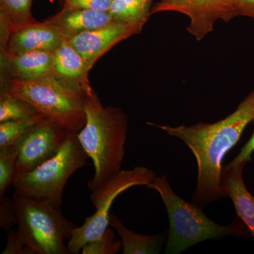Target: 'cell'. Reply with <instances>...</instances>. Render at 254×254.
<instances>
[{
    "instance_id": "obj_1",
    "label": "cell",
    "mask_w": 254,
    "mask_h": 254,
    "mask_svg": "<svg viewBox=\"0 0 254 254\" xmlns=\"http://www.w3.org/2000/svg\"><path fill=\"white\" fill-rule=\"evenodd\" d=\"M254 121V90L226 118L208 124L170 127L147 123L170 136L182 140L191 150L198 167L193 203L201 208L227 196L222 184V161L240 140L247 127Z\"/></svg>"
},
{
    "instance_id": "obj_2",
    "label": "cell",
    "mask_w": 254,
    "mask_h": 254,
    "mask_svg": "<svg viewBox=\"0 0 254 254\" xmlns=\"http://www.w3.org/2000/svg\"><path fill=\"white\" fill-rule=\"evenodd\" d=\"M86 124L77 134L78 141L94 166L87 187L93 191L122 170L128 132V117L123 110L104 107L95 91L84 100Z\"/></svg>"
},
{
    "instance_id": "obj_3",
    "label": "cell",
    "mask_w": 254,
    "mask_h": 254,
    "mask_svg": "<svg viewBox=\"0 0 254 254\" xmlns=\"http://www.w3.org/2000/svg\"><path fill=\"white\" fill-rule=\"evenodd\" d=\"M147 187L158 192L168 213L170 226L165 254H181L205 240L250 235L238 216L228 225H220L210 220L203 208L179 196L165 175L155 176Z\"/></svg>"
},
{
    "instance_id": "obj_4",
    "label": "cell",
    "mask_w": 254,
    "mask_h": 254,
    "mask_svg": "<svg viewBox=\"0 0 254 254\" xmlns=\"http://www.w3.org/2000/svg\"><path fill=\"white\" fill-rule=\"evenodd\" d=\"M1 92L27 102L38 114L77 135L86 124V95L64 86L53 76L34 80H1Z\"/></svg>"
},
{
    "instance_id": "obj_5",
    "label": "cell",
    "mask_w": 254,
    "mask_h": 254,
    "mask_svg": "<svg viewBox=\"0 0 254 254\" xmlns=\"http://www.w3.org/2000/svg\"><path fill=\"white\" fill-rule=\"evenodd\" d=\"M17 232L35 254H68L69 240L77 225L65 218L60 207L46 199L14 194Z\"/></svg>"
},
{
    "instance_id": "obj_6",
    "label": "cell",
    "mask_w": 254,
    "mask_h": 254,
    "mask_svg": "<svg viewBox=\"0 0 254 254\" xmlns=\"http://www.w3.org/2000/svg\"><path fill=\"white\" fill-rule=\"evenodd\" d=\"M88 158L77 135L69 134L53 158L31 171L16 174L12 185L14 193L46 199L61 207L68 180L86 165Z\"/></svg>"
},
{
    "instance_id": "obj_7",
    "label": "cell",
    "mask_w": 254,
    "mask_h": 254,
    "mask_svg": "<svg viewBox=\"0 0 254 254\" xmlns=\"http://www.w3.org/2000/svg\"><path fill=\"white\" fill-rule=\"evenodd\" d=\"M156 176L145 167L120 170L92 191L91 200L96 211L86 218L84 224L75 229L67 246L68 254H78L88 242L103 236L109 225L110 208L120 193L135 186H148Z\"/></svg>"
},
{
    "instance_id": "obj_8",
    "label": "cell",
    "mask_w": 254,
    "mask_h": 254,
    "mask_svg": "<svg viewBox=\"0 0 254 254\" xmlns=\"http://www.w3.org/2000/svg\"><path fill=\"white\" fill-rule=\"evenodd\" d=\"M69 134L58 124L43 119L16 143V174L31 171L53 158Z\"/></svg>"
},
{
    "instance_id": "obj_9",
    "label": "cell",
    "mask_w": 254,
    "mask_h": 254,
    "mask_svg": "<svg viewBox=\"0 0 254 254\" xmlns=\"http://www.w3.org/2000/svg\"><path fill=\"white\" fill-rule=\"evenodd\" d=\"M145 23L114 21L92 31L82 32L67 38L91 70L95 63L120 42L141 33Z\"/></svg>"
},
{
    "instance_id": "obj_10",
    "label": "cell",
    "mask_w": 254,
    "mask_h": 254,
    "mask_svg": "<svg viewBox=\"0 0 254 254\" xmlns=\"http://www.w3.org/2000/svg\"><path fill=\"white\" fill-rule=\"evenodd\" d=\"M66 34L52 23L35 22L1 32V54H18L30 51L54 52L65 40Z\"/></svg>"
},
{
    "instance_id": "obj_11",
    "label": "cell",
    "mask_w": 254,
    "mask_h": 254,
    "mask_svg": "<svg viewBox=\"0 0 254 254\" xmlns=\"http://www.w3.org/2000/svg\"><path fill=\"white\" fill-rule=\"evenodd\" d=\"M220 0H159L150 14L175 11L186 15L190 22L187 31L198 41H201L220 20Z\"/></svg>"
},
{
    "instance_id": "obj_12",
    "label": "cell",
    "mask_w": 254,
    "mask_h": 254,
    "mask_svg": "<svg viewBox=\"0 0 254 254\" xmlns=\"http://www.w3.org/2000/svg\"><path fill=\"white\" fill-rule=\"evenodd\" d=\"M89 71L83 57L68 43L67 39L54 52L52 76L64 86L86 96L91 94L94 90L91 88L88 79Z\"/></svg>"
},
{
    "instance_id": "obj_13",
    "label": "cell",
    "mask_w": 254,
    "mask_h": 254,
    "mask_svg": "<svg viewBox=\"0 0 254 254\" xmlns=\"http://www.w3.org/2000/svg\"><path fill=\"white\" fill-rule=\"evenodd\" d=\"M53 63V52L1 54V80H34L52 76Z\"/></svg>"
},
{
    "instance_id": "obj_14",
    "label": "cell",
    "mask_w": 254,
    "mask_h": 254,
    "mask_svg": "<svg viewBox=\"0 0 254 254\" xmlns=\"http://www.w3.org/2000/svg\"><path fill=\"white\" fill-rule=\"evenodd\" d=\"M246 164H237L232 168L225 166L222 171V184L227 196L233 203L237 216L245 224L254 240V196L244 182L243 170Z\"/></svg>"
},
{
    "instance_id": "obj_15",
    "label": "cell",
    "mask_w": 254,
    "mask_h": 254,
    "mask_svg": "<svg viewBox=\"0 0 254 254\" xmlns=\"http://www.w3.org/2000/svg\"><path fill=\"white\" fill-rule=\"evenodd\" d=\"M115 21L109 11L91 9H62L46 20L61 28L67 38L82 32L92 31Z\"/></svg>"
},
{
    "instance_id": "obj_16",
    "label": "cell",
    "mask_w": 254,
    "mask_h": 254,
    "mask_svg": "<svg viewBox=\"0 0 254 254\" xmlns=\"http://www.w3.org/2000/svg\"><path fill=\"white\" fill-rule=\"evenodd\" d=\"M109 225L115 229L123 243L124 254H158L165 242V232L154 235L137 234L127 229L123 222L110 213Z\"/></svg>"
},
{
    "instance_id": "obj_17",
    "label": "cell",
    "mask_w": 254,
    "mask_h": 254,
    "mask_svg": "<svg viewBox=\"0 0 254 254\" xmlns=\"http://www.w3.org/2000/svg\"><path fill=\"white\" fill-rule=\"evenodd\" d=\"M31 5L32 0H0L1 32L35 22Z\"/></svg>"
},
{
    "instance_id": "obj_18",
    "label": "cell",
    "mask_w": 254,
    "mask_h": 254,
    "mask_svg": "<svg viewBox=\"0 0 254 254\" xmlns=\"http://www.w3.org/2000/svg\"><path fill=\"white\" fill-rule=\"evenodd\" d=\"M153 0H113L109 13L115 21L145 23L151 16Z\"/></svg>"
},
{
    "instance_id": "obj_19",
    "label": "cell",
    "mask_w": 254,
    "mask_h": 254,
    "mask_svg": "<svg viewBox=\"0 0 254 254\" xmlns=\"http://www.w3.org/2000/svg\"><path fill=\"white\" fill-rule=\"evenodd\" d=\"M38 114L29 103L18 97L1 92L0 123L31 118Z\"/></svg>"
},
{
    "instance_id": "obj_20",
    "label": "cell",
    "mask_w": 254,
    "mask_h": 254,
    "mask_svg": "<svg viewBox=\"0 0 254 254\" xmlns=\"http://www.w3.org/2000/svg\"><path fill=\"white\" fill-rule=\"evenodd\" d=\"M46 118L41 114L31 118L0 123V148L16 143L37 123Z\"/></svg>"
},
{
    "instance_id": "obj_21",
    "label": "cell",
    "mask_w": 254,
    "mask_h": 254,
    "mask_svg": "<svg viewBox=\"0 0 254 254\" xmlns=\"http://www.w3.org/2000/svg\"><path fill=\"white\" fill-rule=\"evenodd\" d=\"M18 148L17 143L0 148V196L13 185L16 175V160Z\"/></svg>"
},
{
    "instance_id": "obj_22",
    "label": "cell",
    "mask_w": 254,
    "mask_h": 254,
    "mask_svg": "<svg viewBox=\"0 0 254 254\" xmlns=\"http://www.w3.org/2000/svg\"><path fill=\"white\" fill-rule=\"evenodd\" d=\"M121 240L115 239V232L109 227L99 239L88 242L82 248V254H117L123 251Z\"/></svg>"
},
{
    "instance_id": "obj_23",
    "label": "cell",
    "mask_w": 254,
    "mask_h": 254,
    "mask_svg": "<svg viewBox=\"0 0 254 254\" xmlns=\"http://www.w3.org/2000/svg\"><path fill=\"white\" fill-rule=\"evenodd\" d=\"M237 16L254 19V0H220V19L229 22Z\"/></svg>"
},
{
    "instance_id": "obj_24",
    "label": "cell",
    "mask_w": 254,
    "mask_h": 254,
    "mask_svg": "<svg viewBox=\"0 0 254 254\" xmlns=\"http://www.w3.org/2000/svg\"><path fill=\"white\" fill-rule=\"evenodd\" d=\"M113 0H64L63 9H91L109 11Z\"/></svg>"
},
{
    "instance_id": "obj_25",
    "label": "cell",
    "mask_w": 254,
    "mask_h": 254,
    "mask_svg": "<svg viewBox=\"0 0 254 254\" xmlns=\"http://www.w3.org/2000/svg\"><path fill=\"white\" fill-rule=\"evenodd\" d=\"M1 254H35L26 241L16 230H9L7 232V242Z\"/></svg>"
},
{
    "instance_id": "obj_26",
    "label": "cell",
    "mask_w": 254,
    "mask_h": 254,
    "mask_svg": "<svg viewBox=\"0 0 254 254\" xmlns=\"http://www.w3.org/2000/svg\"><path fill=\"white\" fill-rule=\"evenodd\" d=\"M17 224L12 199L4 195L0 196V227L3 230H9Z\"/></svg>"
},
{
    "instance_id": "obj_27",
    "label": "cell",
    "mask_w": 254,
    "mask_h": 254,
    "mask_svg": "<svg viewBox=\"0 0 254 254\" xmlns=\"http://www.w3.org/2000/svg\"><path fill=\"white\" fill-rule=\"evenodd\" d=\"M254 123V121L253 122ZM254 153V131L252 133V136L250 137V140L247 142V143L242 147L241 151L236 158L226 165L227 168H232L235 166L237 164L241 163H249L252 161V155Z\"/></svg>"
}]
</instances>
